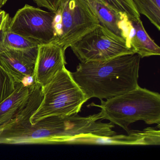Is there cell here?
Wrapping results in <instances>:
<instances>
[{
	"label": "cell",
	"instance_id": "obj_1",
	"mask_svg": "<svg viewBox=\"0 0 160 160\" xmlns=\"http://www.w3.org/2000/svg\"><path fill=\"white\" fill-rule=\"evenodd\" d=\"M141 57L137 53L118 56L102 61L81 62L71 72L87 100H108L138 86Z\"/></svg>",
	"mask_w": 160,
	"mask_h": 160
},
{
	"label": "cell",
	"instance_id": "obj_2",
	"mask_svg": "<svg viewBox=\"0 0 160 160\" xmlns=\"http://www.w3.org/2000/svg\"><path fill=\"white\" fill-rule=\"evenodd\" d=\"M101 104L92 103L88 106L100 108L102 120L110 122L130 132L129 126L138 121L148 124L160 125V95L139 86L119 96L101 100Z\"/></svg>",
	"mask_w": 160,
	"mask_h": 160
},
{
	"label": "cell",
	"instance_id": "obj_3",
	"mask_svg": "<svg viewBox=\"0 0 160 160\" xmlns=\"http://www.w3.org/2000/svg\"><path fill=\"white\" fill-rule=\"evenodd\" d=\"M43 99L30 118L32 124L52 116L67 117L80 112L88 101L85 94L66 68L42 87Z\"/></svg>",
	"mask_w": 160,
	"mask_h": 160
},
{
	"label": "cell",
	"instance_id": "obj_4",
	"mask_svg": "<svg viewBox=\"0 0 160 160\" xmlns=\"http://www.w3.org/2000/svg\"><path fill=\"white\" fill-rule=\"evenodd\" d=\"M55 13L52 43L64 50L100 24L87 0H61Z\"/></svg>",
	"mask_w": 160,
	"mask_h": 160
},
{
	"label": "cell",
	"instance_id": "obj_5",
	"mask_svg": "<svg viewBox=\"0 0 160 160\" xmlns=\"http://www.w3.org/2000/svg\"><path fill=\"white\" fill-rule=\"evenodd\" d=\"M70 48L81 62L102 61L135 53L126 40L101 24Z\"/></svg>",
	"mask_w": 160,
	"mask_h": 160
},
{
	"label": "cell",
	"instance_id": "obj_6",
	"mask_svg": "<svg viewBox=\"0 0 160 160\" xmlns=\"http://www.w3.org/2000/svg\"><path fill=\"white\" fill-rule=\"evenodd\" d=\"M55 12H48L26 4L10 18L11 31L37 43L45 44L54 39L53 22Z\"/></svg>",
	"mask_w": 160,
	"mask_h": 160
},
{
	"label": "cell",
	"instance_id": "obj_7",
	"mask_svg": "<svg viewBox=\"0 0 160 160\" xmlns=\"http://www.w3.org/2000/svg\"><path fill=\"white\" fill-rule=\"evenodd\" d=\"M64 144L148 146L160 145V130L148 127L142 131L131 130L127 135L99 136L82 134L70 138Z\"/></svg>",
	"mask_w": 160,
	"mask_h": 160
},
{
	"label": "cell",
	"instance_id": "obj_8",
	"mask_svg": "<svg viewBox=\"0 0 160 160\" xmlns=\"http://www.w3.org/2000/svg\"><path fill=\"white\" fill-rule=\"evenodd\" d=\"M65 52L61 47L53 43L38 46L33 77L35 83L44 87L58 72L65 68Z\"/></svg>",
	"mask_w": 160,
	"mask_h": 160
},
{
	"label": "cell",
	"instance_id": "obj_9",
	"mask_svg": "<svg viewBox=\"0 0 160 160\" xmlns=\"http://www.w3.org/2000/svg\"><path fill=\"white\" fill-rule=\"evenodd\" d=\"M38 47L26 49H7L0 53V65L16 83H22L34 77Z\"/></svg>",
	"mask_w": 160,
	"mask_h": 160
},
{
	"label": "cell",
	"instance_id": "obj_10",
	"mask_svg": "<svg viewBox=\"0 0 160 160\" xmlns=\"http://www.w3.org/2000/svg\"><path fill=\"white\" fill-rule=\"evenodd\" d=\"M87 1L100 24L126 40L131 46L132 24L129 17L125 13L109 8L98 0H87Z\"/></svg>",
	"mask_w": 160,
	"mask_h": 160
},
{
	"label": "cell",
	"instance_id": "obj_11",
	"mask_svg": "<svg viewBox=\"0 0 160 160\" xmlns=\"http://www.w3.org/2000/svg\"><path fill=\"white\" fill-rule=\"evenodd\" d=\"M31 86L16 83L14 91L0 103V127L9 123L28 100Z\"/></svg>",
	"mask_w": 160,
	"mask_h": 160
},
{
	"label": "cell",
	"instance_id": "obj_12",
	"mask_svg": "<svg viewBox=\"0 0 160 160\" xmlns=\"http://www.w3.org/2000/svg\"><path fill=\"white\" fill-rule=\"evenodd\" d=\"M132 24L130 44L135 53L141 58L160 56V48L147 33L141 19L132 20Z\"/></svg>",
	"mask_w": 160,
	"mask_h": 160
},
{
	"label": "cell",
	"instance_id": "obj_13",
	"mask_svg": "<svg viewBox=\"0 0 160 160\" xmlns=\"http://www.w3.org/2000/svg\"><path fill=\"white\" fill-rule=\"evenodd\" d=\"M9 14L0 30V53L7 49H26L38 47L40 44L11 31Z\"/></svg>",
	"mask_w": 160,
	"mask_h": 160
},
{
	"label": "cell",
	"instance_id": "obj_14",
	"mask_svg": "<svg viewBox=\"0 0 160 160\" xmlns=\"http://www.w3.org/2000/svg\"><path fill=\"white\" fill-rule=\"evenodd\" d=\"M139 14L146 16L160 30V0H132Z\"/></svg>",
	"mask_w": 160,
	"mask_h": 160
},
{
	"label": "cell",
	"instance_id": "obj_15",
	"mask_svg": "<svg viewBox=\"0 0 160 160\" xmlns=\"http://www.w3.org/2000/svg\"><path fill=\"white\" fill-rule=\"evenodd\" d=\"M115 11L127 15L132 20L140 19V14L138 12L132 0H98Z\"/></svg>",
	"mask_w": 160,
	"mask_h": 160
},
{
	"label": "cell",
	"instance_id": "obj_16",
	"mask_svg": "<svg viewBox=\"0 0 160 160\" xmlns=\"http://www.w3.org/2000/svg\"><path fill=\"white\" fill-rule=\"evenodd\" d=\"M15 88L13 78L0 65V103L11 95Z\"/></svg>",
	"mask_w": 160,
	"mask_h": 160
},
{
	"label": "cell",
	"instance_id": "obj_17",
	"mask_svg": "<svg viewBox=\"0 0 160 160\" xmlns=\"http://www.w3.org/2000/svg\"><path fill=\"white\" fill-rule=\"evenodd\" d=\"M40 7H44L51 12H56L61 0H33Z\"/></svg>",
	"mask_w": 160,
	"mask_h": 160
},
{
	"label": "cell",
	"instance_id": "obj_18",
	"mask_svg": "<svg viewBox=\"0 0 160 160\" xmlns=\"http://www.w3.org/2000/svg\"><path fill=\"white\" fill-rule=\"evenodd\" d=\"M7 14L4 11H2L0 12V30H1L3 24L7 17Z\"/></svg>",
	"mask_w": 160,
	"mask_h": 160
},
{
	"label": "cell",
	"instance_id": "obj_19",
	"mask_svg": "<svg viewBox=\"0 0 160 160\" xmlns=\"http://www.w3.org/2000/svg\"><path fill=\"white\" fill-rule=\"evenodd\" d=\"M7 1L8 0H0V4L2 5V6H3L6 3Z\"/></svg>",
	"mask_w": 160,
	"mask_h": 160
},
{
	"label": "cell",
	"instance_id": "obj_20",
	"mask_svg": "<svg viewBox=\"0 0 160 160\" xmlns=\"http://www.w3.org/2000/svg\"><path fill=\"white\" fill-rule=\"evenodd\" d=\"M2 7V5L0 4V8H1Z\"/></svg>",
	"mask_w": 160,
	"mask_h": 160
},
{
	"label": "cell",
	"instance_id": "obj_21",
	"mask_svg": "<svg viewBox=\"0 0 160 160\" xmlns=\"http://www.w3.org/2000/svg\"><path fill=\"white\" fill-rule=\"evenodd\" d=\"M1 11H2V10H1V9H0V12H1Z\"/></svg>",
	"mask_w": 160,
	"mask_h": 160
}]
</instances>
